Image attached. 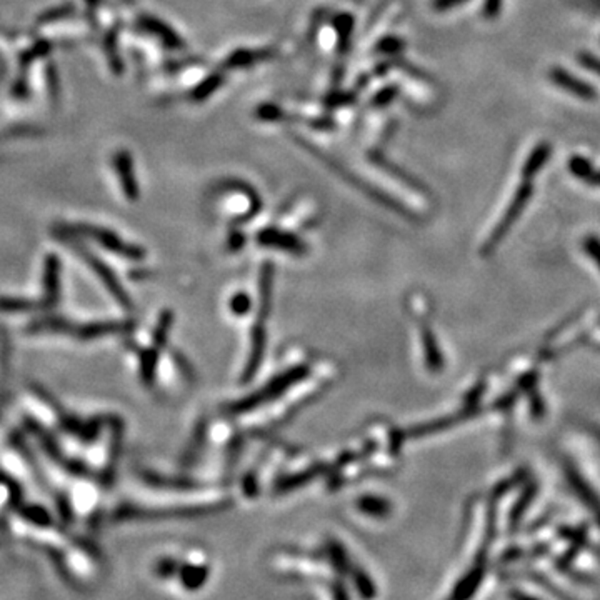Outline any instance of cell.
<instances>
[{
    "label": "cell",
    "instance_id": "obj_15",
    "mask_svg": "<svg viewBox=\"0 0 600 600\" xmlns=\"http://www.w3.org/2000/svg\"><path fill=\"white\" fill-rule=\"evenodd\" d=\"M11 497L12 494H11V489H9V485L0 484V509L7 506V502L11 500Z\"/></svg>",
    "mask_w": 600,
    "mask_h": 600
},
{
    "label": "cell",
    "instance_id": "obj_16",
    "mask_svg": "<svg viewBox=\"0 0 600 600\" xmlns=\"http://www.w3.org/2000/svg\"><path fill=\"white\" fill-rule=\"evenodd\" d=\"M394 95H395V89L394 87L387 89V90H384V92H380V95L377 97V100H375V102H377V104L390 102V100L394 99Z\"/></svg>",
    "mask_w": 600,
    "mask_h": 600
},
{
    "label": "cell",
    "instance_id": "obj_9",
    "mask_svg": "<svg viewBox=\"0 0 600 600\" xmlns=\"http://www.w3.org/2000/svg\"><path fill=\"white\" fill-rule=\"evenodd\" d=\"M269 57V50H242L235 52L230 59L227 60L228 67H245L254 64L257 60L265 59Z\"/></svg>",
    "mask_w": 600,
    "mask_h": 600
},
{
    "label": "cell",
    "instance_id": "obj_3",
    "mask_svg": "<svg viewBox=\"0 0 600 600\" xmlns=\"http://www.w3.org/2000/svg\"><path fill=\"white\" fill-rule=\"evenodd\" d=\"M82 230L87 233V235L94 237L95 240L99 242V244H102L104 247H107L109 250H113V252H121L122 255H128V257H133V259H137V257H140V252L135 249V247H128L123 244L121 239H117L116 235L107 230H100V228H94V227H84Z\"/></svg>",
    "mask_w": 600,
    "mask_h": 600
},
{
    "label": "cell",
    "instance_id": "obj_4",
    "mask_svg": "<svg viewBox=\"0 0 600 600\" xmlns=\"http://www.w3.org/2000/svg\"><path fill=\"white\" fill-rule=\"evenodd\" d=\"M552 154L550 144H539L530 152V155L527 157L526 164L522 167V175L526 180H530L535 177L537 174L540 172V169L544 167L547 162H549V157Z\"/></svg>",
    "mask_w": 600,
    "mask_h": 600
},
{
    "label": "cell",
    "instance_id": "obj_13",
    "mask_svg": "<svg viewBox=\"0 0 600 600\" xmlns=\"http://www.w3.org/2000/svg\"><path fill=\"white\" fill-rule=\"evenodd\" d=\"M500 6H502V0H485L484 12L487 17H495L500 11Z\"/></svg>",
    "mask_w": 600,
    "mask_h": 600
},
{
    "label": "cell",
    "instance_id": "obj_2",
    "mask_svg": "<svg viewBox=\"0 0 600 600\" xmlns=\"http://www.w3.org/2000/svg\"><path fill=\"white\" fill-rule=\"evenodd\" d=\"M550 80L554 82L557 87L567 90L569 94L575 95V97L582 100H595L597 99V90H595L592 85L584 82L579 77H575L567 70L560 69V67H555V69L550 70Z\"/></svg>",
    "mask_w": 600,
    "mask_h": 600
},
{
    "label": "cell",
    "instance_id": "obj_6",
    "mask_svg": "<svg viewBox=\"0 0 600 600\" xmlns=\"http://www.w3.org/2000/svg\"><path fill=\"white\" fill-rule=\"evenodd\" d=\"M116 169L118 172V177L122 180V185H123V190H126L127 197H137V184H135V177H133L132 174V160L128 154L126 152H121V154L116 155Z\"/></svg>",
    "mask_w": 600,
    "mask_h": 600
},
{
    "label": "cell",
    "instance_id": "obj_8",
    "mask_svg": "<svg viewBox=\"0 0 600 600\" xmlns=\"http://www.w3.org/2000/svg\"><path fill=\"white\" fill-rule=\"evenodd\" d=\"M45 290L49 299L54 302L59 290V260L55 257H49L45 264Z\"/></svg>",
    "mask_w": 600,
    "mask_h": 600
},
{
    "label": "cell",
    "instance_id": "obj_12",
    "mask_svg": "<svg viewBox=\"0 0 600 600\" xmlns=\"http://www.w3.org/2000/svg\"><path fill=\"white\" fill-rule=\"evenodd\" d=\"M218 82H221V77H212V79H207V82H206V84H202L197 90H195V99H204V97H207L209 92H212V90L217 87Z\"/></svg>",
    "mask_w": 600,
    "mask_h": 600
},
{
    "label": "cell",
    "instance_id": "obj_1",
    "mask_svg": "<svg viewBox=\"0 0 600 600\" xmlns=\"http://www.w3.org/2000/svg\"><path fill=\"white\" fill-rule=\"evenodd\" d=\"M532 192H533V187L532 184L528 182V180H523L522 185H518L517 192L513 194L512 197V202L509 209L504 213V217L500 218L497 228H495V232L492 233V237H490V244H494V242H499L502 239V235L506 233L513 222L517 221V217L521 216L523 209H526L528 199L532 197Z\"/></svg>",
    "mask_w": 600,
    "mask_h": 600
},
{
    "label": "cell",
    "instance_id": "obj_10",
    "mask_svg": "<svg viewBox=\"0 0 600 600\" xmlns=\"http://www.w3.org/2000/svg\"><path fill=\"white\" fill-rule=\"evenodd\" d=\"M144 26L145 27H149L152 32H155V33H162V37H164V40L167 42V44L169 45H172V47H179L180 45V42H179V37L175 35L174 32H170L169 28H167L164 23H159L157 21H154V18H145L144 21Z\"/></svg>",
    "mask_w": 600,
    "mask_h": 600
},
{
    "label": "cell",
    "instance_id": "obj_11",
    "mask_svg": "<svg viewBox=\"0 0 600 600\" xmlns=\"http://www.w3.org/2000/svg\"><path fill=\"white\" fill-rule=\"evenodd\" d=\"M579 60H580V64L585 67V69L590 70V72L600 75V59H599V57H595L592 54H585V52H584V54L579 55Z\"/></svg>",
    "mask_w": 600,
    "mask_h": 600
},
{
    "label": "cell",
    "instance_id": "obj_14",
    "mask_svg": "<svg viewBox=\"0 0 600 600\" xmlns=\"http://www.w3.org/2000/svg\"><path fill=\"white\" fill-rule=\"evenodd\" d=\"M464 2H467V0H433V9H437V11H447V9L457 7Z\"/></svg>",
    "mask_w": 600,
    "mask_h": 600
},
{
    "label": "cell",
    "instance_id": "obj_5",
    "mask_svg": "<svg viewBox=\"0 0 600 600\" xmlns=\"http://www.w3.org/2000/svg\"><path fill=\"white\" fill-rule=\"evenodd\" d=\"M569 170L575 177L584 180L590 185H597L600 187V170L590 164L587 159L580 155H572L569 159Z\"/></svg>",
    "mask_w": 600,
    "mask_h": 600
},
{
    "label": "cell",
    "instance_id": "obj_7",
    "mask_svg": "<svg viewBox=\"0 0 600 600\" xmlns=\"http://www.w3.org/2000/svg\"><path fill=\"white\" fill-rule=\"evenodd\" d=\"M260 242H262V244H267V245L282 247V249H287V250H299L300 249L297 239H294V237H290V235H285V233L274 232V230H267V232L262 233Z\"/></svg>",
    "mask_w": 600,
    "mask_h": 600
}]
</instances>
